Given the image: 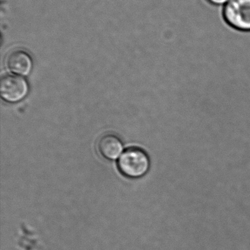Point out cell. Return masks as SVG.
Segmentation results:
<instances>
[{
  "label": "cell",
  "mask_w": 250,
  "mask_h": 250,
  "mask_svg": "<svg viewBox=\"0 0 250 250\" xmlns=\"http://www.w3.org/2000/svg\"><path fill=\"white\" fill-rule=\"evenodd\" d=\"M97 148L99 154L106 160H114L120 157L123 145L121 140L117 135L106 134L98 140Z\"/></svg>",
  "instance_id": "5b68a950"
},
{
  "label": "cell",
  "mask_w": 250,
  "mask_h": 250,
  "mask_svg": "<svg viewBox=\"0 0 250 250\" xmlns=\"http://www.w3.org/2000/svg\"><path fill=\"white\" fill-rule=\"evenodd\" d=\"M29 92V84L26 79L18 75H5L0 81V95L8 104H17Z\"/></svg>",
  "instance_id": "3957f363"
},
{
  "label": "cell",
  "mask_w": 250,
  "mask_h": 250,
  "mask_svg": "<svg viewBox=\"0 0 250 250\" xmlns=\"http://www.w3.org/2000/svg\"><path fill=\"white\" fill-rule=\"evenodd\" d=\"M7 68L18 76H28L32 71V60L30 55L23 50H14L6 58Z\"/></svg>",
  "instance_id": "277c9868"
},
{
  "label": "cell",
  "mask_w": 250,
  "mask_h": 250,
  "mask_svg": "<svg viewBox=\"0 0 250 250\" xmlns=\"http://www.w3.org/2000/svg\"><path fill=\"white\" fill-rule=\"evenodd\" d=\"M223 16L227 25L240 32H250V0H230L223 7Z\"/></svg>",
  "instance_id": "7a4b0ae2"
},
{
  "label": "cell",
  "mask_w": 250,
  "mask_h": 250,
  "mask_svg": "<svg viewBox=\"0 0 250 250\" xmlns=\"http://www.w3.org/2000/svg\"><path fill=\"white\" fill-rule=\"evenodd\" d=\"M117 167L120 173L126 177L139 179L148 173L151 160L143 149L132 147L125 150L119 157Z\"/></svg>",
  "instance_id": "6da1fadb"
},
{
  "label": "cell",
  "mask_w": 250,
  "mask_h": 250,
  "mask_svg": "<svg viewBox=\"0 0 250 250\" xmlns=\"http://www.w3.org/2000/svg\"><path fill=\"white\" fill-rule=\"evenodd\" d=\"M208 3L215 6L226 5L230 0H206Z\"/></svg>",
  "instance_id": "8992f818"
}]
</instances>
